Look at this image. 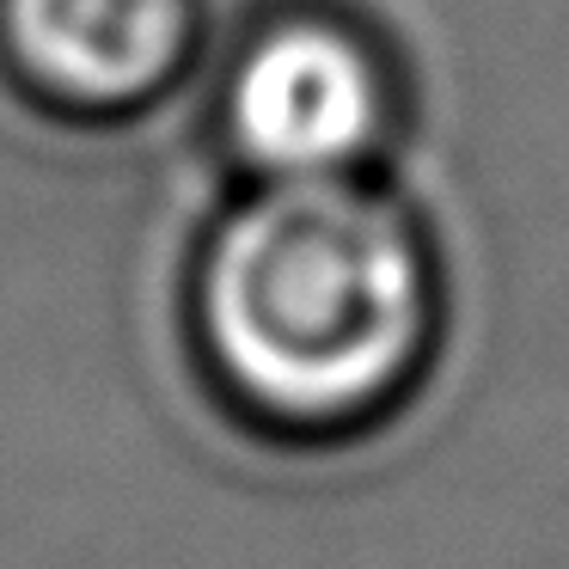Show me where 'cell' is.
Returning <instances> with one entry per match:
<instances>
[{"mask_svg":"<svg viewBox=\"0 0 569 569\" xmlns=\"http://www.w3.org/2000/svg\"><path fill=\"white\" fill-rule=\"evenodd\" d=\"M209 50V0H0V92L80 136L148 123L197 87Z\"/></svg>","mask_w":569,"mask_h":569,"instance_id":"obj_3","label":"cell"},{"mask_svg":"<svg viewBox=\"0 0 569 569\" xmlns=\"http://www.w3.org/2000/svg\"><path fill=\"white\" fill-rule=\"evenodd\" d=\"M172 319L227 429L276 453H343L435 386L453 276L398 172L227 184L184 239Z\"/></svg>","mask_w":569,"mask_h":569,"instance_id":"obj_1","label":"cell"},{"mask_svg":"<svg viewBox=\"0 0 569 569\" xmlns=\"http://www.w3.org/2000/svg\"><path fill=\"white\" fill-rule=\"evenodd\" d=\"M197 87L227 184L380 178L417 129L405 50L356 0H258Z\"/></svg>","mask_w":569,"mask_h":569,"instance_id":"obj_2","label":"cell"}]
</instances>
